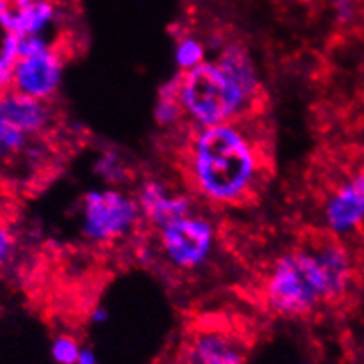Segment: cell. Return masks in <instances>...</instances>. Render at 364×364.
I'll use <instances>...</instances> for the list:
<instances>
[{
	"instance_id": "cell-10",
	"label": "cell",
	"mask_w": 364,
	"mask_h": 364,
	"mask_svg": "<svg viewBox=\"0 0 364 364\" xmlns=\"http://www.w3.org/2000/svg\"><path fill=\"white\" fill-rule=\"evenodd\" d=\"M62 6L58 0H32L18 11L9 33L16 36H50L62 21Z\"/></svg>"
},
{
	"instance_id": "cell-3",
	"label": "cell",
	"mask_w": 364,
	"mask_h": 364,
	"mask_svg": "<svg viewBox=\"0 0 364 364\" xmlns=\"http://www.w3.org/2000/svg\"><path fill=\"white\" fill-rule=\"evenodd\" d=\"M176 76L178 100L188 129L247 120L261 109V67L240 41H228L217 55Z\"/></svg>"
},
{
	"instance_id": "cell-1",
	"label": "cell",
	"mask_w": 364,
	"mask_h": 364,
	"mask_svg": "<svg viewBox=\"0 0 364 364\" xmlns=\"http://www.w3.org/2000/svg\"><path fill=\"white\" fill-rule=\"evenodd\" d=\"M255 118V117H254ZM254 118L191 129L180 148L188 191L211 208L247 204L269 176V150Z\"/></svg>"
},
{
	"instance_id": "cell-13",
	"label": "cell",
	"mask_w": 364,
	"mask_h": 364,
	"mask_svg": "<svg viewBox=\"0 0 364 364\" xmlns=\"http://www.w3.org/2000/svg\"><path fill=\"white\" fill-rule=\"evenodd\" d=\"M208 58H210V51H208L204 37L192 32H183L174 39L173 60L178 74L194 69Z\"/></svg>"
},
{
	"instance_id": "cell-4",
	"label": "cell",
	"mask_w": 364,
	"mask_h": 364,
	"mask_svg": "<svg viewBox=\"0 0 364 364\" xmlns=\"http://www.w3.org/2000/svg\"><path fill=\"white\" fill-rule=\"evenodd\" d=\"M143 224L136 196L124 187L90 188L77 203V229L81 237L95 247L131 240Z\"/></svg>"
},
{
	"instance_id": "cell-20",
	"label": "cell",
	"mask_w": 364,
	"mask_h": 364,
	"mask_svg": "<svg viewBox=\"0 0 364 364\" xmlns=\"http://www.w3.org/2000/svg\"><path fill=\"white\" fill-rule=\"evenodd\" d=\"M88 318H90V322H94V324H102V322H106V318H107V311L104 310L102 306H95V308H92Z\"/></svg>"
},
{
	"instance_id": "cell-9",
	"label": "cell",
	"mask_w": 364,
	"mask_h": 364,
	"mask_svg": "<svg viewBox=\"0 0 364 364\" xmlns=\"http://www.w3.org/2000/svg\"><path fill=\"white\" fill-rule=\"evenodd\" d=\"M143 213L144 224L151 229L161 228L173 218L187 215L199 208V200L191 191L176 188L164 178L148 176L134 191Z\"/></svg>"
},
{
	"instance_id": "cell-16",
	"label": "cell",
	"mask_w": 364,
	"mask_h": 364,
	"mask_svg": "<svg viewBox=\"0 0 364 364\" xmlns=\"http://www.w3.org/2000/svg\"><path fill=\"white\" fill-rule=\"evenodd\" d=\"M81 352H83V348H81L77 338L73 334L62 333L51 341V358L57 364H76Z\"/></svg>"
},
{
	"instance_id": "cell-2",
	"label": "cell",
	"mask_w": 364,
	"mask_h": 364,
	"mask_svg": "<svg viewBox=\"0 0 364 364\" xmlns=\"http://www.w3.org/2000/svg\"><path fill=\"white\" fill-rule=\"evenodd\" d=\"M355 261L343 240L328 236L280 252L262 282V301L282 318H306L350 292Z\"/></svg>"
},
{
	"instance_id": "cell-8",
	"label": "cell",
	"mask_w": 364,
	"mask_h": 364,
	"mask_svg": "<svg viewBox=\"0 0 364 364\" xmlns=\"http://www.w3.org/2000/svg\"><path fill=\"white\" fill-rule=\"evenodd\" d=\"M65 76V58L55 43L28 57H20L14 70L13 90L51 102L60 92Z\"/></svg>"
},
{
	"instance_id": "cell-7",
	"label": "cell",
	"mask_w": 364,
	"mask_h": 364,
	"mask_svg": "<svg viewBox=\"0 0 364 364\" xmlns=\"http://www.w3.org/2000/svg\"><path fill=\"white\" fill-rule=\"evenodd\" d=\"M321 225L326 234L347 240L364 229V167L341 178L321 204Z\"/></svg>"
},
{
	"instance_id": "cell-14",
	"label": "cell",
	"mask_w": 364,
	"mask_h": 364,
	"mask_svg": "<svg viewBox=\"0 0 364 364\" xmlns=\"http://www.w3.org/2000/svg\"><path fill=\"white\" fill-rule=\"evenodd\" d=\"M92 171L106 187H124L131 180V167L114 148H104L94 159Z\"/></svg>"
},
{
	"instance_id": "cell-21",
	"label": "cell",
	"mask_w": 364,
	"mask_h": 364,
	"mask_svg": "<svg viewBox=\"0 0 364 364\" xmlns=\"http://www.w3.org/2000/svg\"><path fill=\"white\" fill-rule=\"evenodd\" d=\"M76 364H95L94 354H92L90 350H85V348H83V352H81L80 359H77Z\"/></svg>"
},
{
	"instance_id": "cell-17",
	"label": "cell",
	"mask_w": 364,
	"mask_h": 364,
	"mask_svg": "<svg viewBox=\"0 0 364 364\" xmlns=\"http://www.w3.org/2000/svg\"><path fill=\"white\" fill-rule=\"evenodd\" d=\"M331 6L333 16L338 23L350 25L354 23L359 13V2L358 0H328Z\"/></svg>"
},
{
	"instance_id": "cell-5",
	"label": "cell",
	"mask_w": 364,
	"mask_h": 364,
	"mask_svg": "<svg viewBox=\"0 0 364 364\" xmlns=\"http://www.w3.org/2000/svg\"><path fill=\"white\" fill-rule=\"evenodd\" d=\"M159 259L174 273L192 274L210 266L220 245V231L211 215L194 211L154 229Z\"/></svg>"
},
{
	"instance_id": "cell-18",
	"label": "cell",
	"mask_w": 364,
	"mask_h": 364,
	"mask_svg": "<svg viewBox=\"0 0 364 364\" xmlns=\"http://www.w3.org/2000/svg\"><path fill=\"white\" fill-rule=\"evenodd\" d=\"M16 254V237L4 222H0V269H4Z\"/></svg>"
},
{
	"instance_id": "cell-6",
	"label": "cell",
	"mask_w": 364,
	"mask_h": 364,
	"mask_svg": "<svg viewBox=\"0 0 364 364\" xmlns=\"http://www.w3.org/2000/svg\"><path fill=\"white\" fill-rule=\"evenodd\" d=\"M247 336L229 326L204 324L194 328L178 352L176 364H247Z\"/></svg>"
},
{
	"instance_id": "cell-19",
	"label": "cell",
	"mask_w": 364,
	"mask_h": 364,
	"mask_svg": "<svg viewBox=\"0 0 364 364\" xmlns=\"http://www.w3.org/2000/svg\"><path fill=\"white\" fill-rule=\"evenodd\" d=\"M31 2L32 0H0V31L9 32L18 11Z\"/></svg>"
},
{
	"instance_id": "cell-15",
	"label": "cell",
	"mask_w": 364,
	"mask_h": 364,
	"mask_svg": "<svg viewBox=\"0 0 364 364\" xmlns=\"http://www.w3.org/2000/svg\"><path fill=\"white\" fill-rule=\"evenodd\" d=\"M20 57V36L4 32L0 37V92L13 88L14 70Z\"/></svg>"
},
{
	"instance_id": "cell-11",
	"label": "cell",
	"mask_w": 364,
	"mask_h": 364,
	"mask_svg": "<svg viewBox=\"0 0 364 364\" xmlns=\"http://www.w3.org/2000/svg\"><path fill=\"white\" fill-rule=\"evenodd\" d=\"M43 139L28 136L0 107V155L4 157V161L7 162L9 159L20 157V155H25L32 161H43Z\"/></svg>"
},
{
	"instance_id": "cell-12",
	"label": "cell",
	"mask_w": 364,
	"mask_h": 364,
	"mask_svg": "<svg viewBox=\"0 0 364 364\" xmlns=\"http://www.w3.org/2000/svg\"><path fill=\"white\" fill-rule=\"evenodd\" d=\"M155 124L162 131L174 132L185 125L183 111H181L180 100H178V76L169 77L159 88L157 100L154 106Z\"/></svg>"
}]
</instances>
